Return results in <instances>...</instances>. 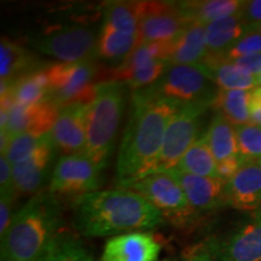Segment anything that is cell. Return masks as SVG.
Instances as JSON below:
<instances>
[{"label": "cell", "mask_w": 261, "mask_h": 261, "mask_svg": "<svg viewBox=\"0 0 261 261\" xmlns=\"http://www.w3.org/2000/svg\"><path fill=\"white\" fill-rule=\"evenodd\" d=\"M181 107L143 91L133 92L132 112L117 156V187L151 174L169 120Z\"/></svg>", "instance_id": "cell-1"}, {"label": "cell", "mask_w": 261, "mask_h": 261, "mask_svg": "<svg viewBox=\"0 0 261 261\" xmlns=\"http://www.w3.org/2000/svg\"><path fill=\"white\" fill-rule=\"evenodd\" d=\"M163 223L154 205L128 189L90 192L74 203L75 228L85 237H115L152 230Z\"/></svg>", "instance_id": "cell-2"}, {"label": "cell", "mask_w": 261, "mask_h": 261, "mask_svg": "<svg viewBox=\"0 0 261 261\" xmlns=\"http://www.w3.org/2000/svg\"><path fill=\"white\" fill-rule=\"evenodd\" d=\"M62 208L50 191L34 195L14 214L2 237V261H41L51 241L61 232Z\"/></svg>", "instance_id": "cell-3"}, {"label": "cell", "mask_w": 261, "mask_h": 261, "mask_svg": "<svg viewBox=\"0 0 261 261\" xmlns=\"http://www.w3.org/2000/svg\"><path fill=\"white\" fill-rule=\"evenodd\" d=\"M125 108V84L110 80L100 83L90 104L85 154L100 169L107 167L113 152Z\"/></svg>", "instance_id": "cell-4"}, {"label": "cell", "mask_w": 261, "mask_h": 261, "mask_svg": "<svg viewBox=\"0 0 261 261\" xmlns=\"http://www.w3.org/2000/svg\"><path fill=\"white\" fill-rule=\"evenodd\" d=\"M140 91L180 106L202 104L208 107H213L219 93L210 70L203 64L169 63L155 84Z\"/></svg>", "instance_id": "cell-5"}, {"label": "cell", "mask_w": 261, "mask_h": 261, "mask_svg": "<svg viewBox=\"0 0 261 261\" xmlns=\"http://www.w3.org/2000/svg\"><path fill=\"white\" fill-rule=\"evenodd\" d=\"M48 80V99L62 108L71 104H91L97 93L98 68L94 60L77 63H56L45 67Z\"/></svg>", "instance_id": "cell-6"}, {"label": "cell", "mask_w": 261, "mask_h": 261, "mask_svg": "<svg viewBox=\"0 0 261 261\" xmlns=\"http://www.w3.org/2000/svg\"><path fill=\"white\" fill-rule=\"evenodd\" d=\"M99 29L94 24H68L48 29L33 40L38 51L61 63L94 60Z\"/></svg>", "instance_id": "cell-7"}, {"label": "cell", "mask_w": 261, "mask_h": 261, "mask_svg": "<svg viewBox=\"0 0 261 261\" xmlns=\"http://www.w3.org/2000/svg\"><path fill=\"white\" fill-rule=\"evenodd\" d=\"M122 188L142 195L165 219L177 226H187L197 215L180 185L168 173H154Z\"/></svg>", "instance_id": "cell-8"}, {"label": "cell", "mask_w": 261, "mask_h": 261, "mask_svg": "<svg viewBox=\"0 0 261 261\" xmlns=\"http://www.w3.org/2000/svg\"><path fill=\"white\" fill-rule=\"evenodd\" d=\"M208 108L211 107L189 104L182 106L172 116L166 128L161 150L151 174L166 173L177 167L185 152L201 137L203 116Z\"/></svg>", "instance_id": "cell-9"}, {"label": "cell", "mask_w": 261, "mask_h": 261, "mask_svg": "<svg viewBox=\"0 0 261 261\" xmlns=\"http://www.w3.org/2000/svg\"><path fill=\"white\" fill-rule=\"evenodd\" d=\"M173 42L138 45L129 57L115 68L113 80L127 85L133 92L151 86L167 69Z\"/></svg>", "instance_id": "cell-10"}, {"label": "cell", "mask_w": 261, "mask_h": 261, "mask_svg": "<svg viewBox=\"0 0 261 261\" xmlns=\"http://www.w3.org/2000/svg\"><path fill=\"white\" fill-rule=\"evenodd\" d=\"M98 166L85 152L62 156L56 161L48 185V191L57 196H81L98 191L99 174Z\"/></svg>", "instance_id": "cell-11"}, {"label": "cell", "mask_w": 261, "mask_h": 261, "mask_svg": "<svg viewBox=\"0 0 261 261\" xmlns=\"http://www.w3.org/2000/svg\"><path fill=\"white\" fill-rule=\"evenodd\" d=\"M189 23L179 3L140 2L139 45L173 42Z\"/></svg>", "instance_id": "cell-12"}, {"label": "cell", "mask_w": 261, "mask_h": 261, "mask_svg": "<svg viewBox=\"0 0 261 261\" xmlns=\"http://www.w3.org/2000/svg\"><path fill=\"white\" fill-rule=\"evenodd\" d=\"M58 149L51 133L41 137L38 148L23 161L12 166L18 195H37L54 173Z\"/></svg>", "instance_id": "cell-13"}, {"label": "cell", "mask_w": 261, "mask_h": 261, "mask_svg": "<svg viewBox=\"0 0 261 261\" xmlns=\"http://www.w3.org/2000/svg\"><path fill=\"white\" fill-rule=\"evenodd\" d=\"M210 250L220 261H261V211L212 243Z\"/></svg>", "instance_id": "cell-14"}, {"label": "cell", "mask_w": 261, "mask_h": 261, "mask_svg": "<svg viewBox=\"0 0 261 261\" xmlns=\"http://www.w3.org/2000/svg\"><path fill=\"white\" fill-rule=\"evenodd\" d=\"M89 108L90 104L76 103L60 109L50 133L58 151L63 152V156L85 151Z\"/></svg>", "instance_id": "cell-15"}, {"label": "cell", "mask_w": 261, "mask_h": 261, "mask_svg": "<svg viewBox=\"0 0 261 261\" xmlns=\"http://www.w3.org/2000/svg\"><path fill=\"white\" fill-rule=\"evenodd\" d=\"M172 175L187 195L192 208L198 213H207L227 205L226 182L219 178L200 177L174 168L166 172Z\"/></svg>", "instance_id": "cell-16"}, {"label": "cell", "mask_w": 261, "mask_h": 261, "mask_svg": "<svg viewBox=\"0 0 261 261\" xmlns=\"http://www.w3.org/2000/svg\"><path fill=\"white\" fill-rule=\"evenodd\" d=\"M58 113L60 108L50 99L29 106L14 104L9 110V122L5 132L10 139L21 133L44 136L51 132Z\"/></svg>", "instance_id": "cell-17"}, {"label": "cell", "mask_w": 261, "mask_h": 261, "mask_svg": "<svg viewBox=\"0 0 261 261\" xmlns=\"http://www.w3.org/2000/svg\"><path fill=\"white\" fill-rule=\"evenodd\" d=\"M161 249L152 233H123L107 241L99 261H158Z\"/></svg>", "instance_id": "cell-18"}, {"label": "cell", "mask_w": 261, "mask_h": 261, "mask_svg": "<svg viewBox=\"0 0 261 261\" xmlns=\"http://www.w3.org/2000/svg\"><path fill=\"white\" fill-rule=\"evenodd\" d=\"M227 204L240 211H261V163L244 161L226 182Z\"/></svg>", "instance_id": "cell-19"}, {"label": "cell", "mask_w": 261, "mask_h": 261, "mask_svg": "<svg viewBox=\"0 0 261 261\" xmlns=\"http://www.w3.org/2000/svg\"><path fill=\"white\" fill-rule=\"evenodd\" d=\"M207 25L197 21H191L188 27L173 42L169 63L172 64H203L208 56Z\"/></svg>", "instance_id": "cell-20"}, {"label": "cell", "mask_w": 261, "mask_h": 261, "mask_svg": "<svg viewBox=\"0 0 261 261\" xmlns=\"http://www.w3.org/2000/svg\"><path fill=\"white\" fill-rule=\"evenodd\" d=\"M250 29L252 28L244 21L242 12L208 24L205 28L208 55H224Z\"/></svg>", "instance_id": "cell-21"}, {"label": "cell", "mask_w": 261, "mask_h": 261, "mask_svg": "<svg viewBox=\"0 0 261 261\" xmlns=\"http://www.w3.org/2000/svg\"><path fill=\"white\" fill-rule=\"evenodd\" d=\"M203 65L208 68L214 84L220 91H250L256 89V76L237 67L232 61L223 56L208 55Z\"/></svg>", "instance_id": "cell-22"}, {"label": "cell", "mask_w": 261, "mask_h": 261, "mask_svg": "<svg viewBox=\"0 0 261 261\" xmlns=\"http://www.w3.org/2000/svg\"><path fill=\"white\" fill-rule=\"evenodd\" d=\"M138 45L139 35L127 34L102 24L99 28L96 57L108 63H116L119 67L129 57Z\"/></svg>", "instance_id": "cell-23"}, {"label": "cell", "mask_w": 261, "mask_h": 261, "mask_svg": "<svg viewBox=\"0 0 261 261\" xmlns=\"http://www.w3.org/2000/svg\"><path fill=\"white\" fill-rule=\"evenodd\" d=\"M37 70L34 58L21 44L8 38L0 44V79L2 84L10 85L24 75Z\"/></svg>", "instance_id": "cell-24"}, {"label": "cell", "mask_w": 261, "mask_h": 261, "mask_svg": "<svg viewBox=\"0 0 261 261\" xmlns=\"http://www.w3.org/2000/svg\"><path fill=\"white\" fill-rule=\"evenodd\" d=\"M246 2L241 0H205V2H179L182 14L189 21L205 25L219 19L242 12Z\"/></svg>", "instance_id": "cell-25"}, {"label": "cell", "mask_w": 261, "mask_h": 261, "mask_svg": "<svg viewBox=\"0 0 261 261\" xmlns=\"http://www.w3.org/2000/svg\"><path fill=\"white\" fill-rule=\"evenodd\" d=\"M204 135L217 162L240 156L234 126L221 114H214Z\"/></svg>", "instance_id": "cell-26"}, {"label": "cell", "mask_w": 261, "mask_h": 261, "mask_svg": "<svg viewBox=\"0 0 261 261\" xmlns=\"http://www.w3.org/2000/svg\"><path fill=\"white\" fill-rule=\"evenodd\" d=\"M175 168L200 177L218 178V162L208 145L204 133H202L200 138L185 152Z\"/></svg>", "instance_id": "cell-27"}, {"label": "cell", "mask_w": 261, "mask_h": 261, "mask_svg": "<svg viewBox=\"0 0 261 261\" xmlns=\"http://www.w3.org/2000/svg\"><path fill=\"white\" fill-rule=\"evenodd\" d=\"M250 97L252 91H219L213 107L231 125H247L252 122Z\"/></svg>", "instance_id": "cell-28"}, {"label": "cell", "mask_w": 261, "mask_h": 261, "mask_svg": "<svg viewBox=\"0 0 261 261\" xmlns=\"http://www.w3.org/2000/svg\"><path fill=\"white\" fill-rule=\"evenodd\" d=\"M140 2H113L106 5L102 24L127 34L139 35Z\"/></svg>", "instance_id": "cell-29"}, {"label": "cell", "mask_w": 261, "mask_h": 261, "mask_svg": "<svg viewBox=\"0 0 261 261\" xmlns=\"http://www.w3.org/2000/svg\"><path fill=\"white\" fill-rule=\"evenodd\" d=\"M41 261H96L81 241L70 232L61 231L47 247Z\"/></svg>", "instance_id": "cell-30"}, {"label": "cell", "mask_w": 261, "mask_h": 261, "mask_svg": "<svg viewBox=\"0 0 261 261\" xmlns=\"http://www.w3.org/2000/svg\"><path fill=\"white\" fill-rule=\"evenodd\" d=\"M234 132L243 161H261V126L249 122L234 126Z\"/></svg>", "instance_id": "cell-31"}, {"label": "cell", "mask_w": 261, "mask_h": 261, "mask_svg": "<svg viewBox=\"0 0 261 261\" xmlns=\"http://www.w3.org/2000/svg\"><path fill=\"white\" fill-rule=\"evenodd\" d=\"M41 137L42 136L34 135V133H21V135L12 137L5 150V154L3 155H5L10 163L14 166L27 159L38 148Z\"/></svg>", "instance_id": "cell-32"}, {"label": "cell", "mask_w": 261, "mask_h": 261, "mask_svg": "<svg viewBox=\"0 0 261 261\" xmlns=\"http://www.w3.org/2000/svg\"><path fill=\"white\" fill-rule=\"evenodd\" d=\"M261 54V32L259 28L250 29L236 44L232 45L224 55H220L228 61L237 60L243 56Z\"/></svg>", "instance_id": "cell-33"}, {"label": "cell", "mask_w": 261, "mask_h": 261, "mask_svg": "<svg viewBox=\"0 0 261 261\" xmlns=\"http://www.w3.org/2000/svg\"><path fill=\"white\" fill-rule=\"evenodd\" d=\"M0 195L6 196V197L15 198L17 197V189H16L14 171H12V165L6 159L5 155L0 156Z\"/></svg>", "instance_id": "cell-34"}, {"label": "cell", "mask_w": 261, "mask_h": 261, "mask_svg": "<svg viewBox=\"0 0 261 261\" xmlns=\"http://www.w3.org/2000/svg\"><path fill=\"white\" fill-rule=\"evenodd\" d=\"M244 161L241 156L218 162V178L225 182H228L234 177L238 169L242 167Z\"/></svg>", "instance_id": "cell-35"}, {"label": "cell", "mask_w": 261, "mask_h": 261, "mask_svg": "<svg viewBox=\"0 0 261 261\" xmlns=\"http://www.w3.org/2000/svg\"><path fill=\"white\" fill-rule=\"evenodd\" d=\"M244 21L252 29L259 28L261 25V0L246 2L242 10Z\"/></svg>", "instance_id": "cell-36"}, {"label": "cell", "mask_w": 261, "mask_h": 261, "mask_svg": "<svg viewBox=\"0 0 261 261\" xmlns=\"http://www.w3.org/2000/svg\"><path fill=\"white\" fill-rule=\"evenodd\" d=\"M14 201V198L0 196V237L4 236L6 231L9 230L12 218H14L11 213Z\"/></svg>", "instance_id": "cell-37"}, {"label": "cell", "mask_w": 261, "mask_h": 261, "mask_svg": "<svg viewBox=\"0 0 261 261\" xmlns=\"http://www.w3.org/2000/svg\"><path fill=\"white\" fill-rule=\"evenodd\" d=\"M237 67L247 71L248 74L257 76L261 74V54L249 55V56H243L232 61Z\"/></svg>", "instance_id": "cell-38"}, {"label": "cell", "mask_w": 261, "mask_h": 261, "mask_svg": "<svg viewBox=\"0 0 261 261\" xmlns=\"http://www.w3.org/2000/svg\"><path fill=\"white\" fill-rule=\"evenodd\" d=\"M250 119L252 123L261 126V87L252 91L250 97Z\"/></svg>", "instance_id": "cell-39"}, {"label": "cell", "mask_w": 261, "mask_h": 261, "mask_svg": "<svg viewBox=\"0 0 261 261\" xmlns=\"http://www.w3.org/2000/svg\"><path fill=\"white\" fill-rule=\"evenodd\" d=\"M185 261H213V260H212V257L208 253L198 252V253L192 254V255L189 256Z\"/></svg>", "instance_id": "cell-40"}, {"label": "cell", "mask_w": 261, "mask_h": 261, "mask_svg": "<svg viewBox=\"0 0 261 261\" xmlns=\"http://www.w3.org/2000/svg\"><path fill=\"white\" fill-rule=\"evenodd\" d=\"M256 83H257V86H261V74L256 76Z\"/></svg>", "instance_id": "cell-41"}, {"label": "cell", "mask_w": 261, "mask_h": 261, "mask_svg": "<svg viewBox=\"0 0 261 261\" xmlns=\"http://www.w3.org/2000/svg\"><path fill=\"white\" fill-rule=\"evenodd\" d=\"M259 31H260V32H261V25H260V27H259Z\"/></svg>", "instance_id": "cell-42"}, {"label": "cell", "mask_w": 261, "mask_h": 261, "mask_svg": "<svg viewBox=\"0 0 261 261\" xmlns=\"http://www.w3.org/2000/svg\"><path fill=\"white\" fill-rule=\"evenodd\" d=\"M165 261H173V260H165Z\"/></svg>", "instance_id": "cell-43"}, {"label": "cell", "mask_w": 261, "mask_h": 261, "mask_svg": "<svg viewBox=\"0 0 261 261\" xmlns=\"http://www.w3.org/2000/svg\"><path fill=\"white\" fill-rule=\"evenodd\" d=\"M260 163H261V161H260Z\"/></svg>", "instance_id": "cell-44"}]
</instances>
